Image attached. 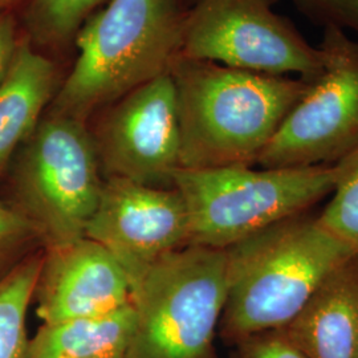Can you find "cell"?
Returning <instances> with one entry per match:
<instances>
[{
    "mask_svg": "<svg viewBox=\"0 0 358 358\" xmlns=\"http://www.w3.org/2000/svg\"><path fill=\"white\" fill-rule=\"evenodd\" d=\"M182 169L252 166L309 81L177 56L170 65Z\"/></svg>",
    "mask_w": 358,
    "mask_h": 358,
    "instance_id": "6da1fadb",
    "label": "cell"
},
{
    "mask_svg": "<svg viewBox=\"0 0 358 358\" xmlns=\"http://www.w3.org/2000/svg\"><path fill=\"white\" fill-rule=\"evenodd\" d=\"M356 252L309 211L232 244L226 248L227 297L217 336L235 346L257 333L280 331Z\"/></svg>",
    "mask_w": 358,
    "mask_h": 358,
    "instance_id": "7a4b0ae2",
    "label": "cell"
},
{
    "mask_svg": "<svg viewBox=\"0 0 358 358\" xmlns=\"http://www.w3.org/2000/svg\"><path fill=\"white\" fill-rule=\"evenodd\" d=\"M182 19L176 0H110L77 32L78 56L51 113L85 121L166 73L178 56Z\"/></svg>",
    "mask_w": 358,
    "mask_h": 358,
    "instance_id": "3957f363",
    "label": "cell"
},
{
    "mask_svg": "<svg viewBox=\"0 0 358 358\" xmlns=\"http://www.w3.org/2000/svg\"><path fill=\"white\" fill-rule=\"evenodd\" d=\"M173 186L186 206L189 245L226 250L329 198L334 167H179Z\"/></svg>",
    "mask_w": 358,
    "mask_h": 358,
    "instance_id": "277c9868",
    "label": "cell"
},
{
    "mask_svg": "<svg viewBox=\"0 0 358 358\" xmlns=\"http://www.w3.org/2000/svg\"><path fill=\"white\" fill-rule=\"evenodd\" d=\"M227 297L226 250L187 245L133 288L134 332L125 358H217Z\"/></svg>",
    "mask_w": 358,
    "mask_h": 358,
    "instance_id": "5b68a950",
    "label": "cell"
},
{
    "mask_svg": "<svg viewBox=\"0 0 358 358\" xmlns=\"http://www.w3.org/2000/svg\"><path fill=\"white\" fill-rule=\"evenodd\" d=\"M13 183L17 208L45 248L84 238L103 185L85 121L55 113L40 121L24 143Z\"/></svg>",
    "mask_w": 358,
    "mask_h": 358,
    "instance_id": "8992f818",
    "label": "cell"
},
{
    "mask_svg": "<svg viewBox=\"0 0 358 358\" xmlns=\"http://www.w3.org/2000/svg\"><path fill=\"white\" fill-rule=\"evenodd\" d=\"M279 0H198L183 13L178 56L275 76L313 80L324 55L276 13Z\"/></svg>",
    "mask_w": 358,
    "mask_h": 358,
    "instance_id": "52a82bcc",
    "label": "cell"
},
{
    "mask_svg": "<svg viewBox=\"0 0 358 358\" xmlns=\"http://www.w3.org/2000/svg\"><path fill=\"white\" fill-rule=\"evenodd\" d=\"M322 29L320 73L257 158L260 167L333 166L358 149V38Z\"/></svg>",
    "mask_w": 358,
    "mask_h": 358,
    "instance_id": "ba28073f",
    "label": "cell"
},
{
    "mask_svg": "<svg viewBox=\"0 0 358 358\" xmlns=\"http://www.w3.org/2000/svg\"><path fill=\"white\" fill-rule=\"evenodd\" d=\"M93 141L105 178L174 187L173 178L180 167V133L170 71L118 99Z\"/></svg>",
    "mask_w": 358,
    "mask_h": 358,
    "instance_id": "9c48e42d",
    "label": "cell"
},
{
    "mask_svg": "<svg viewBox=\"0 0 358 358\" xmlns=\"http://www.w3.org/2000/svg\"><path fill=\"white\" fill-rule=\"evenodd\" d=\"M85 238L101 244L125 271L131 289L165 256L189 245V217L176 187L109 177Z\"/></svg>",
    "mask_w": 358,
    "mask_h": 358,
    "instance_id": "30bf717a",
    "label": "cell"
},
{
    "mask_svg": "<svg viewBox=\"0 0 358 358\" xmlns=\"http://www.w3.org/2000/svg\"><path fill=\"white\" fill-rule=\"evenodd\" d=\"M35 296L43 324L94 317L133 301L125 271L101 244L80 238L45 248Z\"/></svg>",
    "mask_w": 358,
    "mask_h": 358,
    "instance_id": "8fae6325",
    "label": "cell"
},
{
    "mask_svg": "<svg viewBox=\"0 0 358 358\" xmlns=\"http://www.w3.org/2000/svg\"><path fill=\"white\" fill-rule=\"evenodd\" d=\"M280 331L308 358H358V252L325 278Z\"/></svg>",
    "mask_w": 358,
    "mask_h": 358,
    "instance_id": "7c38bea8",
    "label": "cell"
},
{
    "mask_svg": "<svg viewBox=\"0 0 358 358\" xmlns=\"http://www.w3.org/2000/svg\"><path fill=\"white\" fill-rule=\"evenodd\" d=\"M56 71L51 60L22 41L7 75L0 83V173L15 150L24 145L55 92Z\"/></svg>",
    "mask_w": 358,
    "mask_h": 358,
    "instance_id": "4fadbf2b",
    "label": "cell"
},
{
    "mask_svg": "<svg viewBox=\"0 0 358 358\" xmlns=\"http://www.w3.org/2000/svg\"><path fill=\"white\" fill-rule=\"evenodd\" d=\"M133 301L115 312L43 324L27 358H125L134 332Z\"/></svg>",
    "mask_w": 358,
    "mask_h": 358,
    "instance_id": "5bb4252c",
    "label": "cell"
},
{
    "mask_svg": "<svg viewBox=\"0 0 358 358\" xmlns=\"http://www.w3.org/2000/svg\"><path fill=\"white\" fill-rule=\"evenodd\" d=\"M44 252L22 259L0 279V358H27V310L35 296Z\"/></svg>",
    "mask_w": 358,
    "mask_h": 358,
    "instance_id": "9a60e30c",
    "label": "cell"
},
{
    "mask_svg": "<svg viewBox=\"0 0 358 358\" xmlns=\"http://www.w3.org/2000/svg\"><path fill=\"white\" fill-rule=\"evenodd\" d=\"M334 167V187L317 217L321 224L358 250V149Z\"/></svg>",
    "mask_w": 358,
    "mask_h": 358,
    "instance_id": "2e32d148",
    "label": "cell"
},
{
    "mask_svg": "<svg viewBox=\"0 0 358 358\" xmlns=\"http://www.w3.org/2000/svg\"><path fill=\"white\" fill-rule=\"evenodd\" d=\"M103 0H31L29 22L36 38L60 44L77 29Z\"/></svg>",
    "mask_w": 358,
    "mask_h": 358,
    "instance_id": "e0dca14e",
    "label": "cell"
},
{
    "mask_svg": "<svg viewBox=\"0 0 358 358\" xmlns=\"http://www.w3.org/2000/svg\"><path fill=\"white\" fill-rule=\"evenodd\" d=\"M312 23L341 29L358 38V0H292Z\"/></svg>",
    "mask_w": 358,
    "mask_h": 358,
    "instance_id": "ac0fdd59",
    "label": "cell"
},
{
    "mask_svg": "<svg viewBox=\"0 0 358 358\" xmlns=\"http://www.w3.org/2000/svg\"><path fill=\"white\" fill-rule=\"evenodd\" d=\"M34 241H41L34 223L17 207L0 202V264Z\"/></svg>",
    "mask_w": 358,
    "mask_h": 358,
    "instance_id": "d6986e66",
    "label": "cell"
},
{
    "mask_svg": "<svg viewBox=\"0 0 358 358\" xmlns=\"http://www.w3.org/2000/svg\"><path fill=\"white\" fill-rule=\"evenodd\" d=\"M234 348V358H308L282 331L257 333Z\"/></svg>",
    "mask_w": 358,
    "mask_h": 358,
    "instance_id": "ffe728a7",
    "label": "cell"
},
{
    "mask_svg": "<svg viewBox=\"0 0 358 358\" xmlns=\"http://www.w3.org/2000/svg\"><path fill=\"white\" fill-rule=\"evenodd\" d=\"M17 45L13 16L0 11V83L8 72Z\"/></svg>",
    "mask_w": 358,
    "mask_h": 358,
    "instance_id": "44dd1931",
    "label": "cell"
},
{
    "mask_svg": "<svg viewBox=\"0 0 358 358\" xmlns=\"http://www.w3.org/2000/svg\"><path fill=\"white\" fill-rule=\"evenodd\" d=\"M11 1H13V0H0V11H1L7 4H10Z\"/></svg>",
    "mask_w": 358,
    "mask_h": 358,
    "instance_id": "7402d4cb",
    "label": "cell"
},
{
    "mask_svg": "<svg viewBox=\"0 0 358 358\" xmlns=\"http://www.w3.org/2000/svg\"><path fill=\"white\" fill-rule=\"evenodd\" d=\"M190 1H192V4H194V3H195V1H198V0H190Z\"/></svg>",
    "mask_w": 358,
    "mask_h": 358,
    "instance_id": "603a6c76",
    "label": "cell"
},
{
    "mask_svg": "<svg viewBox=\"0 0 358 358\" xmlns=\"http://www.w3.org/2000/svg\"><path fill=\"white\" fill-rule=\"evenodd\" d=\"M231 358H234V357H231Z\"/></svg>",
    "mask_w": 358,
    "mask_h": 358,
    "instance_id": "cb8c5ba5",
    "label": "cell"
}]
</instances>
